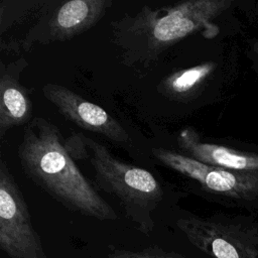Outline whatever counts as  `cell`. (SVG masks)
Listing matches in <instances>:
<instances>
[{
	"mask_svg": "<svg viewBox=\"0 0 258 258\" xmlns=\"http://www.w3.org/2000/svg\"><path fill=\"white\" fill-rule=\"evenodd\" d=\"M177 144L182 154L205 164L229 170L258 171V154L203 142L191 127H185L178 133Z\"/></svg>",
	"mask_w": 258,
	"mask_h": 258,
	"instance_id": "9c48e42d",
	"label": "cell"
},
{
	"mask_svg": "<svg viewBox=\"0 0 258 258\" xmlns=\"http://www.w3.org/2000/svg\"><path fill=\"white\" fill-rule=\"evenodd\" d=\"M44 98L78 127L102 135L114 142L126 143L130 136L125 128L106 110L84 99L71 89L48 83L42 87Z\"/></svg>",
	"mask_w": 258,
	"mask_h": 258,
	"instance_id": "52a82bcc",
	"label": "cell"
},
{
	"mask_svg": "<svg viewBox=\"0 0 258 258\" xmlns=\"http://www.w3.org/2000/svg\"><path fill=\"white\" fill-rule=\"evenodd\" d=\"M152 153L162 164L197 181L209 191L236 199L258 197V171H237L212 166L164 148H155Z\"/></svg>",
	"mask_w": 258,
	"mask_h": 258,
	"instance_id": "8992f818",
	"label": "cell"
},
{
	"mask_svg": "<svg viewBox=\"0 0 258 258\" xmlns=\"http://www.w3.org/2000/svg\"><path fill=\"white\" fill-rule=\"evenodd\" d=\"M217 64L207 61L191 68L177 71L167 77L160 85L162 94L175 99H185L192 94L214 72Z\"/></svg>",
	"mask_w": 258,
	"mask_h": 258,
	"instance_id": "30bf717a",
	"label": "cell"
},
{
	"mask_svg": "<svg viewBox=\"0 0 258 258\" xmlns=\"http://www.w3.org/2000/svg\"><path fill=\"white\" fill-rule=\"evenodd\" d=\"M23 172L71 212L101 221H115L114 209L77 166L59 129L35 117L26 124L17 148Z\"/></svg>",
	"mask_w": 258,
	"mask_h": 258,
	"instance_id": "6da1fadb",
	"label": "cell"
},
{
	"mask_svg": "<svg viewBox=\"0 0 258 258\" xmlns=\"http://www.w3.org/2000/svg\"><path fill=\"white\" fill-rule=\"evenodd\" d=\"M251 49L253 50L254 54L256 55V59L258 61V39L251 41Z\"/></svg>",
	"mask_w": 258,
	"mask_h": 258,
	"instance_id": "7c38bea8",
	"label": "cell"
},
{
	"mask_svg": "<svg viewBox=\"0 0 258 258\" xmlns=\"http://www.w3.org/2000/svg\"><path fill=\"white\" fill-rule=\"evenodd\" d=\"M28 62L24 57L0 64V137L15 126L26 125L32 119V102L20 75Z\"/></svg>",
	"mask_w": 258,
	"mask_h": 258,
	"instance_id": "ba28073f",
	"label": "cell"
},
{
	"mask_svg": "<svg viewBox=\"0 0 258 258\" xmlns=\"http://www.w3.org/2000/svg\"><path fill=\"white\" fill-rule=\"evenodd\" d=\"M231 0H189L152 9L114 23L115 41L126 57L152 60L190 34L212 27V20L226 11Z\"/></svg>",
	"mask_w": 258,
	"mask_h": 258,
	"instance_id": "7a4b0ae2",
	"label": "cell"
},
{
	"mask_svg": "<svg viewBox=\"0 0 258 258\" xmlns=\"http://www.w3.org/2000/svg\"><path fill=\"white\" fill-rule=\"evenodd\" d=\"M0 248L10 258H50L33 227L24 197L0 161Z\"/></svg>",
	"mask_w": 258,
	"mask_h": 258,
	"instance_id": "277c9868",
	"label": "cell"
},
{
	"mask_svg": "<svg viewBox=\"0 0 258 258\" xmlns=\"http://www.w3.org/2000/svg\"><path fill=\"white\" fill-rule=\"evenodd\" d=\"M74 159H88L98 187L113 195L126 217L143 234H150L155 222L153 213L163 199V189L148 170L116 158L107 147L77 133L66 139Z\"/></svg>",
	"mask_w": 258,
	"mask_h": 258,
	"instance_id": "3957f363",
	"label": "cell"
},
{
	"mask_svg": "<svg viewBox=\"0 0 258 258\" xmlns=\"http://www.w3.org/2000/svg\"><path fill=\"white\" fill-rule=\"evenodd\" d=\"M111 0H70L45 8L24 38L23 48L35 43L66 41L95 26L112 6Z\"/></svg>",
	"mask_w": 258,
	"mask_h": 258,
	"instance_id": "5b68a950",
	"label": "cell"
},
{
	"mask_svg": "<svg viewBox=\"0 0 258 258\" xmlns=\"http://www.w3.org/2000/svg\"><path fill=\"white\" fill-rule=\"evenodd\" d=\"M107 258H185L178 253L165 251L157 246H150L140 251L112 249Z\"/></svg>",
	"mask_w": 258,
	"mask_h": 258,
	"instance_id": "8fae6325",
	"label": "cell"
}]
</instances>
